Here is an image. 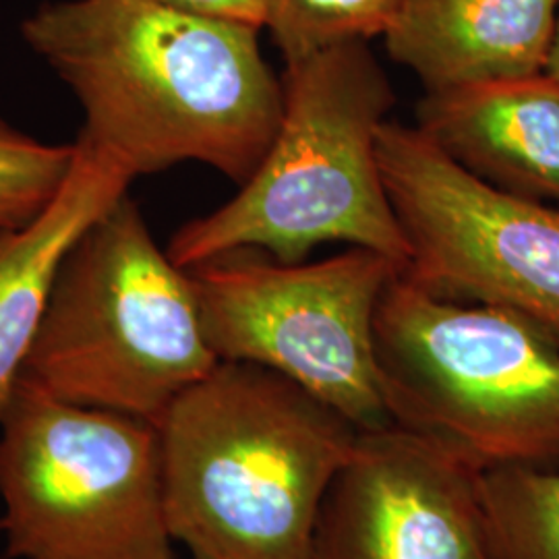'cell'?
<instances>
[{
	"label": "cell",
	"instance_id": "cell-1",
	"mask_svg": "<svg viewBox=\"0 0 559 559\" xmlns=\"http://www.w3.org/2000/svg\"><path fill=\"white\" fill-rule=\"evenodd\" d=\"M21 36L80 102L81 138L133 179L201 162L242 185L276 138L284 90L255 27L150 0H57Z\"/></svg>",
	"mask_w": 559,
	"mask_h": 559
},
{
	"label": "cell",
	"instance_id": "cell-2",
	"mask_svg": "<svg viewBox=\"0 0 559 559\" xmlns=\"http://www.w3.org/2000/svg\"><path fill=\"white\" fill-rule=\"evenodd\" d=\"M164 508L193 559H309L360 429L299 383L221 360L158 423Z\"/></svg>",
	"mask_w": 559,
	"mask_h": 559
},
{
	"label": "cell",
	"instance_id": "cell-3",
	"mask_svg": "<svg viewBox=\"0 0 559 559\" xmlns=\"http://www.w3.org/2000/svg\"><path fill=\"white\" fill-rule=\"evenodd\" d=\"M276 138L240 191L180 226L168 258L182 270L233 251L300 263L350 242L408 263V242L381 179L378 133L396 96L367 41L286 64Z\"/></svg>",
	"mask_w": 559,
	"mask_h": 559
},
{
	"label": "cell",
	"instance_id": "cell-4",
	"mask_svg": "<svg viewBox=\"0 0 559 559\" xmlns=\"http://www.w3.org/2000/svg\"><path fill=\"white\" fill-rule=\"evenodd\" d=\"M218 362L189 272L162 251L127 195L67 255L21 378L55 399L158 427Z\"/></svg>",
	"mask_w": 559,
	"mask_h": 559
},
{
	"label": "cell",
	"instance_id": "cell-5",
	"mask_svg": "<svg viewBox=\"0 0 559 559\" xmlns=\"http://www.w3.org/2000/svg\"><path fill=\"white\" fill-rule=\"evenodd\" d=\"M394 425L485 473L559 468V342L519 313L441 299L400 272L376 316Z\"/></svg>",
	"mask_w": 559,
	"mask_h": 559
},
{
	"label": "cell",
	"instance_id": "cell-6",
	"mask_svg": "<svg viewBox=\"0 0 559 559\" xmlns=\"http://www.w3.org/2000/svg\"><path fill=\"white\" fill-rule=\"evenodd\" d=\"M0 533L20 559H175L160 431L20 378L0 419Z\"/></svg>",
	"mask_w": 559,
	"mask_h": 559
},
{
	"label": "cell",
	"instance_id": "cell-7",
	"mask_svg": "<svg viewBox=\"0 0 559 559\" xmlns=\"http://www.w3.org/2000/svg\"><path fill=\"white\" fill-rule=\"evenodd\" d=\"M187 272L218 359L276 371L360 431L392 425L376 355V316L402 272L396 261L365 247L313 263H282L245 249Z\"/></svg>",
	"mask_w": 559,
	"mask_h": 559
},
{
	"label": "cell",
	"instance_id": "cell-8",
	"mask_svg": "<svg viewBox=\"0 0 559 559\" xmlns=\"http://www.w3.org/2000/svg\"><path fill=\"white\" fill-rule=\"evenodd\" d=\"M378 160L408 242L402 274L441 299L514 311L559 342V210L477 179L417 127L385 120Z\"/></svg>",
	"mask_w": 559,
	"mask_h": 559
},
{
	"label": "cell",
	"instance_id": "cell-9",
	"mask_svg": "<svg viewBox=\"0 0 559 559\" xmlns=\"http://www.w3.org/2000/svg\"><path fill=\"white\" fill-rule=\"evenodd\" d=\"M479 471L399 425L360 431L309 559H489Z\"/></svg>",
	"mask_w": 559,
	"mask_h": 559
},
{
	"label": "cell",
	"instance_id": "cell-10",
	"mask_svg": "<svg viewBox=\"0 0 559 559\" xmlns=\"http://www.w3.org/2000/svg\"><path fill=\"white\" fill-rule=\"evenodd\" d=\"M415 127L477 179L559 201V81L551 75L427 92Z\"/></svg>",
	"mask_w": 559,
	"mask_h": 559
},
{
	"label": "cell",
	"instance_id": "cell-11",
	"mask_svg": "<svg viewBox=\"0 0 559 559\" xmlns=\"http://www.w3.org/2000/svg\"><path fill=\"white\" fill-rule=\"evenodd\" d=\"M559 0H402L383 40L427 92L540 75Z\"/></svg>",
	"mask_w": 559,
	"mask_h": 559
},
{
	"label": "cell",
	"instance_id": "cell-12",
	"mask_svg": "<svg viewBox=\"0 0 559 559\" xmlns=\"http://www.w3.org/2000/svg\"><path fill=\"white\" fill-rule=\"evenodd\" d=\"M75 143V164L59 198L36 221L0 235V419L62 263L83 233L127 198L135 180L108 152L81 135Z\"/></svg>",
	"mask_w": 559,
	"mask_h": 559
},
{
	"label": "cell",
	"instance_id": "cell-13",
	"mask_svg": "<svg viewBox=\"0 0 559 559\" xmlns=\"http://www.w3.org/2000/svg\"><path fill=\"white\" fill-rule=\"evenodd\" d=\"M479 500L489 559H559V468L485 471Z\"/></svg>",
	"mask_w": 559,
	"mask_h": 559
},
{
	"label": "cell",
	"instance_id": "cell-14",
	"mask_svg": "<svg viewBox=\"0 0 559 559\" xmlns=\"http://www.w3.org/2000/svg\"><path fill=\"white\" fill-rule=\"evenodd\" d=\"M402 0H270L265 27L286 64L346 41L385 36Z\"/></svg>",
	"mask_w": 559,
	"mask_h": 559
},
{
	"label": "cell",
	"instance_id": "cell-15",
	"mask_svg": "<svg viewBox=\"0 0 559 559\" xmlns=\"http://www.w3.org/2000/svg\"><path fill=\"white\" fill-rule=\"evenodd\" d=\"M78 143H46L0 120V235L36 221L59 198Z\"/></svg>",
	"mask_w": 559,
	"mask_h": 559
},
{
	"label": "cell",
	"instance_id": "cell-16",
	"mask_svg": "<svg viewBox=\"0 0 559 559\" xmlns=\"http://www.w3.org/2000/svg\"><path fill=\"white\" fill-rule=\"evenodd\" d=\"M162 7L212 17V20L235 21L261 29L267 21L270 0H150Z\"/></svg>",
	"mask_w": 559,
	"mask_h": 559
},
{
	"label": "cell",
	"instance_id": "cell-17",
	"mask_svg": "<svg viewBox=\"0 0 559 559\" xmlns=\"http://www.w3.org/2000/svg\"><path fill=\"white\" fill-rule=\"evenodd\" d=\"M547 75H551L554 80L559 81V2H558V17H556V29H554V41H551V52H549V60H547Z\"/></svg>",
	"mask_w": 559,
	"mask_h": 559
}]
</instances>
